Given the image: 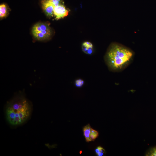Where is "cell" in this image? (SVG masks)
<instances>
[{"instance_id":"5b68a950","label":"cell","mask_w":156,"mask_h":156,"mask_svg":"<svg viewBox=\"0 0 156 156\" xmlns=\"http://www.w3.org/2000/svg\"><path fill=\"white\" fill-rule=\"evenodd\" d=\"M42 7L46 15L49 17L53 15L54 6L48 0H42Z\"/></svg>"},{"instance_id":"7c38bea8","label":"cell","mask_w":156,"mask_h":156,"mask_svg":"<svg viewBox=\"0 0 156 156\" xmlns=\"http://www.w3.org/2000/svg\"><path fill=\"white\" fill-rule=\"evenodd\" d=\"M146 156H156V147L151 149L146 154Z\"/></svg>"},{"instance_id":"8fae6325","label":"cell","mask_w":156,"mask_h":156,"mask_svg":"<svg viewBox=\"0 0 156 156\" xmlns=\"http://www.w3.org/2000/svg\"><path fill=\"white\" fill-rule=\"evenodd\" d=\"M84 81L82 79H79L76 80L75 81V85L76 87L81 88L83 86Z\"/></svg>"},{"instance_id":"4fadbf2b","label":"cell","mask_w":156,"mask_h":156,"mask_svg":"<svg viewBox=\"0 0 156 156\" xmlns=\"http://www.w3.org/2000/svg\"><path fill=\"white\" fill-rule=\"evenodd\" d=\"M50 1L55 7L57 6L60 4H62V0H48Z\"/></svg>"},{"instance_id":"6da1fadb","label":"cell","mask_w":156,"mask_h":156,"mask_svg":"<svg viewBox=\"0 0 156 156\" xmlns=\"http://www.w3.org/2000/svg\"><path fill=\"white\" fill-rule=\"evenodd\" d=\"M134 56L129 48L116 43H111L104 56V60L110 71H122L132 62Z\"/></svg>"},{"instance_id":"ba28073f","label":"cell","mask_w":156,"mask_h":156,"mask_svg":"<svg viewBox=\"0 0 156 156\" xmlns=\"http://www.w3.org/2000/svg\"><path fill=\"white\" fill-rule=\"evenodd\" d=\"M8 13V8L6 4L2 3L0 5V18H3L6 17Z\"/></svg>"},{"instance_id":"52a82bcc","label":"cell","mask_w":156,"mask_h":156,"mask_svg":"<svg viewBox=\"0 0 156 156\" xmlns=\"http://www.w3.org/2000/svg\"><path fill=\"white\" fill-rule=\"evenodd\" d=\"M91 128L89 124L86 125L83 128V130L84 136L86 141L88 142L92 141L90 138Z\"/></svg>"},{"instance_id":"8992f818","label":"cell","mask_w":156,"mask_h":156,"mask_svg":"<svg viewBox=\"0 0 156 156\" xmlns=\"http://www.w3.org/2000/svg\"><path fill=\"white\" fill-rule=\"evenodd\" d=\"M81 48L83 51L87 54L91 55L93 52V45L89 42H83L82 44Z\"/></svg>"},{"instance_id":"277c9868","label":"cell","mask_w":156,"mask_h":156,"mask_svg":"<svg viewBox=\"0 0 156 156\" xmlns=\"http://www.w3.org/2000/svg\"><path fill=\"white\" fill-rule=\"evenodd\" d=\"M69 11L65 6L62 4H60L54 8L53 15L56 19L58 20L67 16Z\"/></svg>"},{"instance_id":"30bf717a","label":"cell","mask_w":156,"mask_h":156,"mask_svg":"<svg viewBox=\"0 0 156 156\" xmlns=\"http://www.w3.org/2000/svg\"><path fill=\"white\" fill-rule=\"evenodd\" d=\"M95 151L98 156H102L104 155L105 151L103 147L99 146L96 149Z\"/></svg>"},{"instance_id":"3957f363","label":"cell","mask_w":156,"mask_h":156,"mask_svg":"<svg viewBox=\"0 0 156 156\" xmlns=\"http://www.w3.org/2000/svg\"><path fill=\"white\" fill-rule=\"evenodd\" d=\"M32 33L34 37L38 40H47L50 37L52 31L50 27L47 24L38 23L33 26Z\"/></svg>"},{"instance_id":"9c48e42d","label":"cell","mask_w":156,"mask_h":156,"mask_svg":"<svg viewBox=\"0 0 156 156\" xmlns=\"http://www.w3.org/2000/svg\"><path fill=\"white\" fill-rule=\"evenodd\" d=\"M98 132L91 128L90 134V138L92 141H94L98 136Z\"/></svg>"},{"instance_id":"7a4b0ae2","label":"cell","mask_w":156,"mask_h":156,"mask_svg":"<svg viewBox=\"0 0 156 156\" xmlns=\"http://www.w3.org/2000/svg\"><path fill=\"white\" fill-rule=\"evenodd\" d=\"M32 109L30 102L24 95L19 93L7 104L5 109L6 120L13 126L21 125L29 118Z\"/></svg>"}]
</instances>
